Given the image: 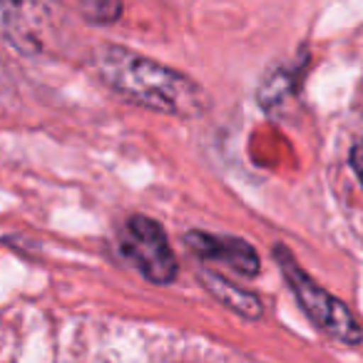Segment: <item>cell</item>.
<instances>
[{
  "label": "cell",
  "mask_w": 363,
  "mask_h": 363,
  "mask_svg": "<svg viewBox=\"0 0 363 363\" xmlns=\"http://www.w3.org/2000/svg\"><path fill=\"white\" fill-rule=\"evenodd\" d=\"M97 77L110 90L147 110L192 120L209 110V97L192 77L135 50L105 45L92 55Z\"/></svg>",
  "instance_id": "6da1fadb"
},
{
  "label": "cell",
  "mask_w": 363,
  "mask_h": 363,
  "mask_svg": "<svg viewBox=\"0 0 363 363\" xmlns=\"http://www.w3.org/2000/svg\"><path fill=\"white\" fill-rule=\"evenodd\" d=\"M70 33L60 0H0V38L26 55H60Z\"/></svg>",
  "instance_id": "7a4b0ae2"
},
{
  "label": "cell",
  "mask_w": 363,
  "mask_h": 363,
  "mask_svg": "<svg viewBox=\"0 0 363 363\" xmlns=\"http://www.w3.org/2000/svg\"><path fill=\"white\" fill-rule=\"evenodd\" d=\"M274 257H277L279 267H281V274L289 281V286H291V291L296 294L301 308L308 313V318H311L321 331H326L328 336L341 343L361 341L363 331L356 323V318H353V313L348 311L336 296H331L326 289L318 286V284L298 267L296 259L291 257V252H289L286 247L277 244V247H274Z\"/></svg>",
  "instance_id": "3957f363"
},
{
  "label": "cell",
  "mask_w": 363,
  "mask_h": 363,
  "mask_svg": "<svg viewBox=\"0 0 363 363\" xmlns=\"http://www.w3.org/2000/svg\"><path fill=\"white\" fill-rule=\"evenodd\" d=\"M122 252L135 262L147 281L169 284L177 277V257L169 247L164 227L155 219L142 214L127 219Z\"/></svg>",
  "instance_id": "277c9868"
},
{
  "label": "cell",
  "mask_w": 363,
  "mask_h": 363,
  "mask_svg": "<svg viewBox=\"0 0 363 363\" xmlns=\"http://www.w3.org/2000/svg\"><path fill=\"white\" fill-rule=\"evenodd\" d=\"M184 242L202 259L222 262L229 269H234L237 274H244V277H254V274H259V267H262L259 264V254L244 239L219 237V234H207V232H189L184 237Z\"/></svg>",
  "instance_id": "5b68a950"
},
{
  "label": "cell",
  "mask_w": 363,
  "mask_h": 363,
  "mask_svg": "<svg viewBox=\"0 0 363 363\" xmlns=\"http://www.w3.org/2000/svg\"><path fill=\"white\" fill-rule=\"evenodd\" d=\"M199 279H202L204 289H207L217 301H222L227 308H232L234 313L249 318V321H257V318L262 316V311H264L262 301H259L252 291H247V289L237 286V284L227 281L224 277L212 274V272H202L199 274Z\"/></svg>",
  "instance_id": "8992f818"
},
{
  "label": "cell",
  "mask_w": 363,
  "mask_h": 363,
  "mask_svg": "<svg viewBox=\"0 0 363 363\" xmlns=\"http://www.w3.org/2000/svg\"><path fill=\"white\" fill-rule=\"evenodd\" d=\"M80 16L92 26H112L122 16V0H80Z\"/></svg>",
  "instance_id": "52a82bcc"
},
{
  "label": "cell",
  "mask_w": 363,
  "mask_h": 363,
  "mask_svg": "<svg viewBox=\"0 0 363 363\" xmlns=\"http://www.w3.org/2000/svg\"><path fill=\"white\" fill-rule=\"evenodd\" d=\"M351 164H353V172L358 174V179H361V184H363V140L356 145V150H353V155H351Z\"/></svg>",
  "instance_id": "ba28073f"
}]
</instances>
